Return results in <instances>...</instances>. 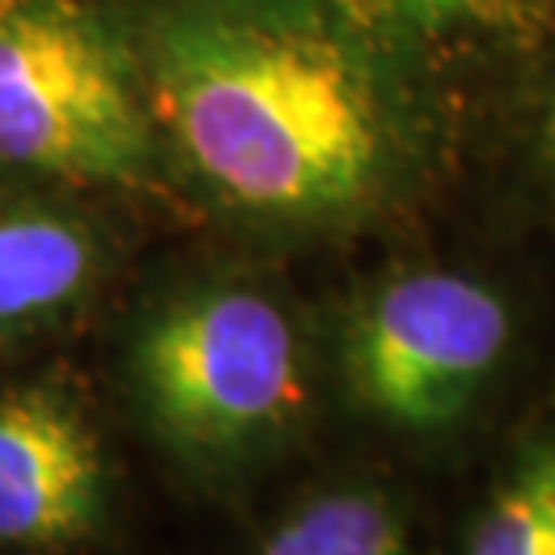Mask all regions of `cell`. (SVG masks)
Here are the masks:
<instances>
[{
	"instance_id": "6da1fadb",
	"label": "cell",
	"mask_w": 555,
	"mask_h": 555,
	"mask_svg": "<svg viewBox=\"0 0 555 555\" xmlns=\"http://www.w3.org/2000/svg\"><path fill=\"white\" fill-rule=\"evenodd\" d=\"M147 93L186 169L255 216L351 208L391 155L373 65L294 4L194 0L169 11L147 37Z\"/></svg>"
},
{
	"instance_id": "7a4b0ae2",
	"label": "cell",
	"mask_w": 555,
	"mask_h": 555,
	"mask_svg": "<svg viewBox=\"0 0 555 555\" xmlns=\"http://www.w3.org/2000/svg\"><path fill=\"white\" fill-rule=\"evenodd\" d=\"M140 412L183 463L233 469L305 405L301 340L255 287H194L158 305L129 348Z\"/></svg>"
},
{
	"instance_id": "3957f363",
	"label": "cell",
	"mask_w": 555,
	"mask_h": 555,
	"mask_svg": "<svg viewBox=\"0 0 555 555\" xmlns=\"http://www.w3.org/2000/svg\"><path fill=\"white\" fill-rule=\"evenodd\" d=\"M140 76L73 0H0V172L126 183L147 169Z\"/></svg>"
},
{
	"instance_id": "277c9868",
	"label": "cell",
	"mask_w": 555,
	"mask_h": 555,
	"mask_svg": "<svg viewBox=\"0 0 555 555\" xmlns=\"http://www.w3.org/2000/svg\"><path fill=\"white\" fill-rule=\"evenodd\" d=\"M509 345V309L459 273H412L362 305L345 340L351 395L387 423L437 430L463 412Z\"/></svg>"
},
{
	"instance_id": "5b68a950",
	"label": "cell",
	"mask_w": 555,
	"mask_h": 555,
	"mask_svg": "<svg viewBox=\"0 0 555 555\" xmlns=\"http://www.w3.org/2000/svg\"><path fill=\"white\" fill-rule=\"evenodd\" d=\"M108 519V459L82 405L51 380L0 384V552L68 555Z\"/></svg>"
},
{
	"instance_id": "8992f818",
	"label": "cell",
	"mask_w": 555,
	"mask_h": 555,
	"mask_svg": "<svg viewBox=\"0 0 555 555\" xmlns=\"http://www.w3.org/2000/svg\"><path fill=\"white\" fill-rule=\"evenodd\" d=\"M101 273L104 247L87 219L0 186V356L76 312Z\"/></svg>"
},
{
	"instance_id": "52a82bcc",
	"label": "cell",
	"mask_w": 555,
	"mask_h": 555,
	"mask_svg": "<svg viewBox=\"0 0 555 555\" xmlns=\"http://www.w3.org/2000/svg\"><path fill=\"white\" fill-rule=\"evenodd\" d=\"M258 555H409V545L384 499L370 491H334L291 513Z\"/></svg>"
},
{
	"instance_id": "ba28073f",
	"label": "cell",
	"mask_w": 555,
	"mask_h": 555,
	"mask_svg": "<svg viewBox=\"0 0 555 555\" xmlns=\"http://www.w3.org/2000/svg\"><path fill=\"white\" fill-rule=\"evenodd\" d=\"M466 555H555V437L530 448L499 483Z\"/></svg>"
},
{
	"instance_id": "9c48e42d",
	"label": "cell",
	"mask_w": 555,
	"mask_h": 555,
	"mask_svg": "<svg viewBox=\"0 0 555 555\" xmlns=\"http://www.w3.org/2000/svg\"><path fill=\"white\" fill-rule=\"evenodd\" d=\"M427 4L444 11V15L477 22V26H491V29L516 26L519 29V26H527L548 0H427Z\"/></svg>"
},
{
	"instance_id": "30bf717a",
	"label": "cell",
	"mask_w": 555,
	"mask_h": 555,
	"mask_svg": "<svg viewBox=\"0 0 555 555\" xmlns=\"http://www.w3.org/2000/svg\"><path fill=\"white\" fill-rule=\"evenodd\" d=\"M541 147H545V158L555 172V93L548 101V112H545V122H541Z\"/></svg>"
}]
</instances>
